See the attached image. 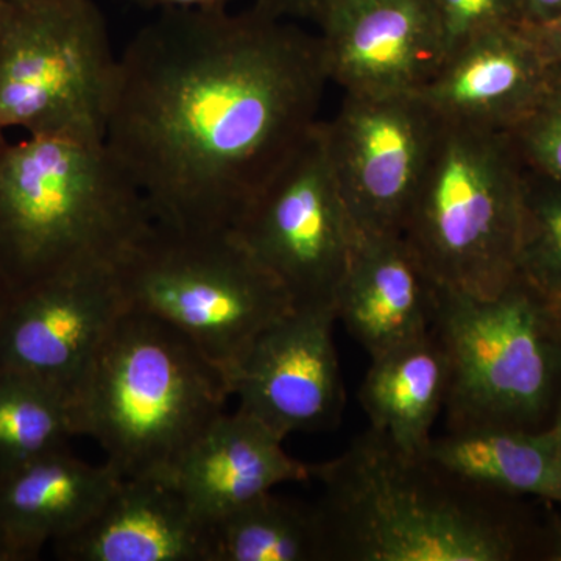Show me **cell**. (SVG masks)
I'll return each instance as SVG.
<instances>
[{"mask_svg": "<svg viewBox=\"0 0 561 561\" xmlns=\"http://www.w3.org/2000/svg\"><path fill=\"white\" fill-rule=\"evenodd\" d=\"M319 36L256 7L162 11L117 61L105 144L180 231L231 230L319 125Z\"/></svg>", "mask_w": 561, "mask_h": 561, "instance_id": "obj_1", "label": "cell"}, {"mask_svg": "<svg viewBox=\"0 0 561 561\" xmlns=\"http://www.w3.org/2000/svg\"><path fill=\"white\" fill-rule=\"evenodd\" d=\"M323 486L319 512L330 560L508 561L512 526L423 456L401 451L378 431L342 456L311 467Z\"/></svg>", "mask_w": 561, "mask_h": 561, "instance_id": "obj_2", "label": "cell"}, {"mask_svg": "<svg viewBox=\"0 0 561 561\" xmlns=\"http://www.w3.org/2000/svg\"><path fill=\"white\" fill-rule=\"evenodd\" d=\"M154 220L105 142L0 139V275L18 291L87 264H117Z\"/></svg>", "mask_w": 561, "mask_h": 561, "instance_id": "obj_3", "label": "cell"}, {"mask_svg": "<svg viewBox=\"0 0 561 561\" xmlns=\"http://www.w3.org/2000/svg\"><path fill=\"white\" fill-rule=\"evenodd\" d=\"M231 397L227 373L183 332L128 308L76 394L90 435L124 478L164 476Z\"/></svg>", "mask_w": 561, "mask_h": 561, "instance_id": "obj_4", "label": "cell"}, {"mask_svg": "<svg viewBox=\"0 0 561 561\" xmlns=\"http://www.w3.org/2000/svg\"><path fill=\"white\" fill-rule=\"evenodd\" d=\"M524 172L508 133L442 124L401 232L438 287L491 297L518 276Z\"/></svg>", "mask_w": 561, "mask_h": 561, "instance_id": "obj_5", "label": "cell"}, {"mask_svg": "<svg viewBox=\"0 0 561 561\" xmlns=\"http://www.w3.org/2000/svg\"><path fill=\"white\" fill-rule=\"evenodd\" d=\"M432 331L449 367V431L535 430L561 378V337L548 300L522 276L491 297L437 286Z\"/></svg>", "mask_w": 561, "mask_h": 561, "instance_id": "obj_6", "label": "cell"}, {"mask_svg": "<svg viewBox=\"0 0 561 561\" xmlns=\"http://www.w3.org/2000/svg\"><path fill=\"white\" fill-rule=\"evenodd\" d=\"M128 308L168 321L225 371L295 308L234 230L154 224L116 265Z\"/></svg>", "mask_w": 561, "mask_h": 561, "instance_id": "obj_7", "label": "cell"}, {"mask_svg": "<svg viewBox=\"0 0 561 561\" xmlns=\"http://www.w3.org/2000/svg\"><path fill=\"white\" fill-rule=\"evenodd\" d=\"M117 61L92 0H3L0 131L105 142Z\"/></svg>", "mask_w": 561, "mask_h": 561, "instance_id": "obj_8", "label": "cell"}, {"mask_svg": "<svg viewBox=\"0 0 561 561\" xmlns=\"http://www.w3.org/2000/svg\"><path fill=\"white\" fill-rule=\"evenodd\" d=\"M295 306H332L360 232L328 160L321 121L232 228Z\"/></svg>", "mask_w": 561, "mask_h": 561, "instance_id": "obj_9", "label": "cell"}, {"mask_svg": "<svg viewBox=\"0 0 561 561\" xmlns=\"http://www.w3.org/2000/svg\"><path fill=\"white\" fill-rule=\"evenodd\" d=\"M442 122L419 94H345L321 121L332 173L360 234H401Z\"/></svg>", "mask_w": 561, "mask_h": 561, "instance_id": "obj_10", "label": "cell"}, {"mask_svg": "<svg viewBox=\"0 0 561 561\" xmlns=\"http://www.w3.org/2000/svg\"><path fill=\"white\" fill-rule=\"evenodd\" d=\"M116 265H72L13 291L0 313V373L41 379L76 402L95 354L128 309Z\"/></svg>", "mask_w": 561, "mask_h": 561, "instance_id": "obj_11", "label": "cell"}, {"mask_svg": "<svg viewBox=\"0 0 561 561\" xmlns=\"http://www.w3.org/2000/svg\"><path fill=\"white\" fill-rule=\"evenodd\" d=\"M332 306H295L227 371L239 409L286 440L337 426L345 405Z\"/></svg>", "mask_w": 561, "mask_h": 561, "instance_id": "obj_12", "label": "cell"}, {"mask_svg": "<svg viewBox=\"0 0 561 561\" xmlns=\"http://www.w3.org/2000/svg\"><path fill=\"white\" fill-rule=\"evenodd\" d=\"M313 20L345 94H419L445 60L432 0H323Z\"/></svg>", "mask_w": 561, "mask_h": 561, "instance_id": "obj_13", "label": "cell"}, {"mask_svg": "<svg viewBox=\"0 0 561 561\" xmlns=\"http://www.w3.org/2000/svg\"><path fill=\"white\" fill-rule=\"evenodd\" d=\"M549 70L526 27L508 25L457 47L419 95L442 124L511 133L537 105Z\"/></svg>", "mask_w": 561, "mask_h": 561, "instance_id": "obj_14", "label": "cell"}, {"mask_svg": "<svg viewBox=\"0 0 561 561\" xmlns=\"http://www.w3.org/2000/svg\"><path fill=\"white\" fill-rule=\"evenodd\" d=\"M283 442L253 416L224 412L184 449L164 478L208 524L280 483L311 479V467L291 459Z\"/></svg>", "mask_w": 561, "mask_h": 561, "instance_id": "obj_15", "label": "cell"}, {"mask_svg": "<svg viewBox=\"0 0 561 561\" xmlns=\"http://www.w3.org/2000/svg\"><path fill=\"white\" fill-rule=\"evenodd\" d=\"M437 284L402 234H360L335 316L370 357L430 334Z\"/></svg>", "mask_w": 561, "mask_h": 561, "instance_id": "obj_16", "label": "cell"}, {"mask_svg": "<svg viewBox=\"0 0 561 561\" xmlns=\"http://www.w3.org/2000/svg\"><path fill=\"white\" fill-rule=\"evenodd\" d=\"M208 529L164 476L124 478L101 511L54 541L68 561H206Z\"/></svg>", "mask_w": 561, "mask_h": 561, "instance_id": "obj_17", "label": "cell"}, {"mask_svg": "<svg viewBox=\"0 0 561 561\" xmlns=\"http://www.w3.org/2000/svg\"><path fill=\"white\" fill-rule=\"evenodd\" d=\"M122 479L108 461L87 463L68 449L0 471V561L38 559L90 522Z\"/></svg>", "mask_w": 561, "mask_h": 561, "instance_id": "obj_18", "label": "cell"}, {"mask_svg": "<svg viewBox=\"0 0 561 561\" xmlns=\"http://www.w3.org/2000/svg\"><path fill=\"white\" fill-rule=\"evenodd\" d=\"M421 456L472 489L561 504V449L552 430L448 431L432 437Z\"/></svg>", "mask_w": 561, "mask_h": 561, "instance_id": "obj_19", "label": "cell"}, {"mask_svg": "<svg viewBox=\"0 0 561 561\" xmlns=\"http://www.w3.org/2000/svg\"><path fill=\"white\" fill-rule=\"evenodd\" d=\"M449 367L434 331L373 357L359 391L371 430L401 451L421 456L445 409Z\"/></svg>", "mask_w": 561, "mask_h": 561, "instance_id": "obj_20", "label": "cell"}, {"mask_svg": "<svg viewBox=\"0 0 561 561\" xmlns=\"http://www.w3.org/2000/svg\"><path fill=\"white\" fill-rule=\"evenodd\" d=\"M206 561L330 560L319 507L272 491L206 524Z\"/></svg>", "mask_w": 561, "mask_h": 561, "instance_id": "obj_21", "label": "cell"}, {"mask_svg": "<svg viewBox=\"0 0 561 561\" xmlns=\"http://www.w3.org/2000/svg\"><path fill=\"white\" fill-rule=\"evenodd\" d=\"M77 435L70 394L32 376L0 373V471L68 449Z\"/></svg>", "mask_w": 561, "mask_h": 561, "instance_id": "obj_22", "label": "cell"}, {"mask_svg": "<svg viewBox=\"0 0 561 561\" xmlns=\"http://www.w3.org/2000/svg\"><path fill=\"white\" fill-rule=\"evenodd\" d=\"M518 275L546 300L561 301V183L527 168Z\"/></svg>", "mask_w": 561, "mask_h": 561, "instance_id": "obj_23", "label": "cell"}, {"mask_svg": "<svg viewBox=\"0 0 561 561\" xmlns=\"http://www.w3.org/2000/svg\"><path fill=\"white\" fill-rule=\"evenodd\" d=\"M508 135L527 169L561 183V65H551L537 105Z\"/></svg>", "mask_w": 561, "mask_h": 561, "instance_id": "obj_24", "label": "cell"}, {"mask_svg": "<svg viewBox=\"0 0 561 561\" xmlns=\"http://www.w3.org/2000/svg\"><path fill=\"white\" fill-rule=\"evenodd\" d=\"M432 5L440 25L445 58L481 33L523 25L522 0H432Z\"/></svg>", "mask_w": 561, "mask_h": 561, "instance_id": "obj_25", "label": "cell"}, {"mask_svg": "<svg viewBox=\"0 0 561 561\" xmlns=\"http://www.w3.org/2000/svg\"><path fill=\"white\" fill-rule=\"evenodd\" d=\"M542 57L551 65H561V16L541 25H524Z\"/></svg>", "mask_w": 561, "mask_h": 561, "instance_id": "obj_26", "label": "cell"}, {"mask_svg": "<svg viewBox=\"0 0 561 561\" xmlns=\"http://www.w3.org/2000/svg\"><path fill=\"white\" fill-rule=\"evenodd\" d=\"M323 0H256L253 7L271 16L289 20V18H312Z\"/></svg>", "mask_w": 561, "mask_h": 561, "instance_id": "obj_27", "label": "cell"}, {"mask_svg": "<svg viewBox=\"0 0 561 561\" xmlns=\"http://www.w3.org/2000/svg\"><path fill=\"white\" fill-rule=\"evenodd\" d=\"M131 2L144 7V9H160L161 11H214L227 10L231 0H131Z\"/></svg>", "mask_w": 561, "mask_h": 561, "instance_id": "obj_28", "label": "cell"}, {"mask_svg": "<svg viewBox=\"0 0 561 561\" xmlns=\"http://www.w3.org/2000/svg\"><path fill=\"white\" fill-rule=\"evenodd\" d=\"M523 25H541L561 16V0H522Z\"/></svg>", "mask_w": 561, "mask_h": 561, "instance_id": "obj_29", "label": "cell"}, {"mask_svg": "<svg viewBox=\"0 0 561 561\" xmlns=\"http://www.w3.org/2000/svg\"><path fill=\"white\" fill-rule=\"evenodd\" d=\"M11 295H13V290H11L9 283L3 279V276L0 275V313H2L5 306L9 305Z\"/></svg>", "mask_w": 561, "mask_h": 561, "instance_id": "obj_30", "label": "cell"}, {"mask_svg": "<svg viewBox=\"0 0 561 561\" xmlns=\"http://www.w3.org/2000/svg\"><path fill=\"white\" fill-rule=\"evenodd\" d=\"M549 556H551V560L561 561V527L557 530L556 537H553L552 549Z\"/></svg>", "mask_w": 561, "mask_h": 561, "instance_id": "obj_31", "label": "cell"}, {"mask_svg": "<svg viewBox=\"0 0 561 561\" xmlns=\"http://www.w3.org/2000/svg\"><path fill=\"white\" fill-rule=\"evenodd\" d=\"M549 306H551L553 319H556L557 330H559V334L561 337V301H549Z\"/></svg>", "mask_w": 561, "mask_h": 561, "instance_id": "obj_32", "label": "cell"}, {"mask_svg": "<svg viewBox=\"0 0 561 561\" xmlns=\"http://www.w3.org/2000/svg\"><path fill=\"white\" fill-rule=\"evenodd\" d=\"M553 434H556L557 442H559L560 449H561V397H560V404H559V412H557V419L556 423H553V426L551 427Z\"/></svg>", "mask_w": 561, "mask_h": 561, "instance_id": "obj_33", "label": "cell"}, {"mask_svg": "<svg viewBox=\"0 0 561 561\" xmlns=\"http://www.w3.org/2000/svg\"><path fill=\"white\" fill-rule=\"evenodd\" d=\"M5 2L22 3V2H33V0H5Z\"/></svg>", "mask_w": 561, "mask_h": 561, "instance_id": "obj_34", "label": "cell"}, {"mask_svg": "<svg viewBox=\"0 0 561 561\" xmlns=\"http://www.w3.org/2000/svg\"><path fill=\"white\" fill-rule=\"evenodd\" d=\"M2 3H3V0H0V5H2Z\"/></svg>", "mask_w": 561, "mask_h": 561, "instance_id": "obj_35", "label": "cell"}]
</instances>
